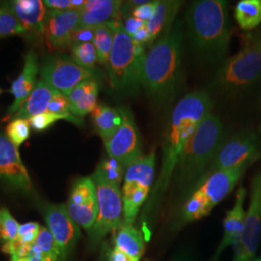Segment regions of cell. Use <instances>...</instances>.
<instances>
[{
    "instance_id": "1",
    "label": "cell",
    "mask_w": 261,
    "mask_h": 261,
    "mask_svg": "<svg viewBox=\"0 0 261 261\" xmlns=\"http://www.w3.org/2000/svg\"><path fill=\"white\" fill-rule=\"evenodd\" d=\"M183 34L177 23L167 35L160 38L146 54L141 86L150 98L160 105L172 102L182 84Z\"/></svg>"
},
{
    "instance_id": "2",
    "label": "cell",
    "mask_w": 261,
    "mask_h": 261,
    "mask_svg": "<svg viewBox=\"0 0 261 261\" xmlns=\"http://www.w3.org/2000/svg\"><path fill=\"white\" fill-rule=\"evenodd\" d=\"M211 108L210 97L200 90L187 94L175 106L166 134L162 168L153 197L167 190L187 143L195 135L199 124L211 113Z\"/></svg>"
},
{
    "instance_id": "3",
    "label": "cell",
    "mask_w": 261,
    "mask_h": 261,
    "mask_svg": "<svg viewBox=\"0 0 261 261\" xmlns=\"http://www.w3.org/2000/svg\"><path fill=\"white\" fill-rule=\"evenodd\" d=\"M186 22L191 42L201 56L211 61L225 56L230 43L227 2L195 1L187 11Z\"/></svg>"
},
{
    "instance_id": "4",
    "label": "cell",
    "mask_w": 261,
    "mask_h": 261,
    "mask_svg": "<svg viewBox=\"0 0 261 261\" xmlns=\"http://www.w3.org/2000/svg\"><path fill=\"white\" fill-rule=\"evenodd\" d=\"M224 141L222 120L211 112L199 124L178 161L175 171L182 182L189 184L201 179Z\"/></svg>"
},
{
    "instance_id": "5",
    "label": "cell",
    "mask_w": 261,
    "mask_h": 261,
    "mask_svg": "<svg viewBox=\"0 0 261 261\" xmlns=\"http://www.w3.org/2000/svg\"><path fill=\"white\" fill-rule=\"evenodd\" d=\"M145 50L126 31L121 20L118 21L107 70L112 87L118 91L135 93L141 86Z\"/></svg>"
},
{
    "instance_id": "6",
    "label": "cell",
    "mask_w": 261,
    "mask_h": 261,
    "mask_svg": "<svg viewBox=\"0 0 261 261\" xmlns=\"http://www.w3.org/2000/svg\"><path fill=\"white\" fill-rule=\"evenodd\" d=\"M250 165L217 171L205 179L189 197L183 207V218L187 222L199 220L211 212L232 191Z\"/></svg>"
},
{
    "instance_id": "7",
    "label": "cell",
    "mask_w": 261,
    "mask_h": 261,
    "mask_svg": "<svg viewBox=\"0 0 261 261\" xmlns=\"http://www.w3.org/2000/svg\"><path fill=\"white\" fill-rule=\"evenodd\" d=\"M261 76V37L256 38L224 62L217 73L216 83L225 89H240Z\"/></svg>"
},
{
    "instance_id": "8",
    "label": "cell",
    "mask_w": 261,
    "mask_h": 261,
    "mask_svg": "<svg viewBox=\"0 0 261 261\" xmlns=\"http://www.w3.org/2000/svg\"><path fill=\"white\" fill-rule=\"evenodd\" d=\"M91 178L96 185L98 216L90 236L93 241H99L107 234L121 227L123 199L119 186L107 181L96 171Z\"/></svg>"
},
{
    "instance_id": "9",
    "label": "cell",
    "mask_w": 261,
    "mask_h": 261,
    "mask_svg": "<svg viewBox=\"0 0 261 261\" xmlns=\"http://www.w3.org/2000/svg\"><path fill=\"white\" fill-rule=\"evenodd\" d=\"M259 156L257 138L253 134H238L226 141L216 154L207 169L205 179L210 174L232 168L251 165Z\"/></svg>"
},
{
    "instance_id": "10",
    "label": "cell",
    "mask_w": 261,
    "mask_h": 261,
    "mask_svg": "<svg viewBox=\"0 0 261 261\" xmlns=\"http://www.w3.org/2000/svg\"><path fill=\"white\" fill-rule=\"evenodd\" d=\"M261 235V174L252 180V195L242 232L234 245L233 261H253Z\"/></svg>"
},
{
    "instance_id": "11",
    "label": "cell",
    "mask_w": 261,
    "mask_h": 261,
    "mask_svg": "<svg viewBox=\"0 0 261 261\" xmlns=\"http://www.w3.org/2000/svg\"><path fill=\"white\" fill-rule=\"evenodd\" d=\"M40 75L58 92L69 97L77 84L93 77V72L77 65L68 56H53L44 61Z\"/></svg>"
},
{
    "instance_id": "12",
    "label": "cell",
    "mask_w": 261,
    "mask_h": 261,
    "mask_svg": "<svg viewBox=\"0 0 261 261\" xmlns=\"http://www.w3.org/2000/svg\"><path fill=\"white\" fill-rule=\"evenodd\" d=\"M122 124L119 129L105 143L109 157L118 161L125 168L141 158L142 147L140 132L130 112L120 110Z\"/></svg>"
},
{
    "instance_id": "13",
    "label": "cell",
    "mask_w": 261,
    "mask_h": 261,
    "mask_svg": "<svg viewBox=\"0 0 261 261\" xmlns=\"http://www.w3.org/2000/svg\"><path fill=\"white\" fill-rule=\"evenodd\" d=\"M47 228L53 234L59 248L61 257L66 260L81 237L79 225L68 212L65 204H50L44 211Z\"/></svg>"
},
{
    "instance_id": "14",
    "label": "cell",
    "mask_w": 261,
    "mask_h": 261,
    "mask_svg": "<svg viewBox=\"0 0 261 261\" xmlns=\"http://www.w3.org/2000/svg\"><path fill=\"white\" fill-rule=\"evenodd\" d=\"M80 19V11L47 10L45 25L47 46L51 49H65L72 47Z\"/></svg>"
},
{
    "instance_id": "15",
    "label": "cell",
    "mask_w": 261,
    "mask_h": 261,
    "mask_svg": "<svg viewBox=\"0 0 261 261\" xmlns=\"http://www.w3.org/2000/svg\"><path fill=\"white\" fill-rule=\"evenodd\" d=\"M0 181L17 190L30 192L32 182L23 165L19 148L0 133Z\"/></svg>"
},
{
    "instance_id": "16",
    "label": "cell",
    "mask_w": 261,
    "mask_h": 261,
    "mask_svg": "<svg viewBox=\"0 0 261 261\" xmlns=\"http://www.w3.org/2000/svg\"><path fill=\"white\" fill-rule=\"evenodd\" d=\"M39 73L37 55L30 50L24 58V66L21 74L13 82L10 92L14 96V102L8 110L10 115L14 116L16 112L27 102L37 84Z\"/></svg>"
},
{
    "instance_id": "17",
    "label": "cell",
    "mask_w": 261,
    "mask_h": 261,
    "mask_svg": "<svg viewBox=\"0 0 261 261\" xmlns=\"http://www.w3.org/2000/svg\"><path fill=\"white\" fill-rule=\"evenodd\" d=\"M15 15L27 30V35L45 36L47 10L41 0H15L10 2Z\"/></svg>"
},
{
    "instance_id": "18",
    "label": "cell",
    "mask_w": 261,
    "mask_h": 261,
    "mask_svg": "<svg viewBox=\"0 0 261 261\" xmlns=\"http://www.w3.org/2000/svg\"><path fill=\"white\" fill-rule=\"evenodd\" d=\"M122 1L117 0H86L80 11L79 28H95L112 20H118Z\"/></svg>"
},
{
    "instance_id": "19",
    "label": "cell",
    "mask_w": 261,
    "mask_h": 261,
    "mask_svg": "<svg viewBox=\"0 0 261 261\" xmlns=\"http://www.w3.org/2000/svg\"><path fill=\"white\" fill-rule=\"evenodd\" d=\"M247 196L246 189L243 186L239 187L236 193L235 202L231 210L227 211L224 221V237L221 245L217 251V254H220L225 248L230 245H235L240 234L242 232L243 225L246 212L244 210V202Z\"/></svg>"
},
{
    "instance_id": "20",
    "label": "cell",
    "mask_w": 261,
    "mask_h": 261,
    "mask_svg": "<svg viewBox=\"0 0 261 261\" xmlns=\"http://www.w3.org/2000/svg\"><path fill=\"white\" fill-rule=\"evenodd\" d=\"M182 1L177 0H158L153 17L146 23L150 33V45L159 37L167 35L171 30L172 22L182 6Z\"/></svg>"
},
{
    "instance_id": "21",
    "label": "cell",
    "mask_w": 261,
    "mask_h": 261,
    "mask_svg": "<svg viewBox=\"0 0 261 261\" xmlns=\"http://www.w3.org/2000/svg\"><path fill=\"white\" fill-rule=\"evenodd\" d=\"M98 93L99 84L94 77L77 84L69 95L71 113L77 118L92 113L98 106Z\"/></svg>"
},
{
    "instance_id": "22",
    "label": "cell",
    "mask_w": 261,
    "mask_h": 261,
    "mask_svg": "<svg viewBox=\"0 0 261 261\" xmlns=\"http://www.w3.org/2000/svg\"><path fill=\"white\" fill-rule=\"evenodd\" d=\"M57 92L58 91L54 87H51L44 80L40 79L33 92L29 96L27 102L23 103V106L16 112V114L13 116V119L22 118L29 120L36 115L47 112L48 105Z\"/></svg>"
},
{
    "instance_id": "23",
    "label": "cell",
    "mask_w": 261,
    "mask_h": 261,
    "mask_svg": "<svg viewBox=\"0 0 261 261\" xmlns=\"http://www.w3.org/2000/svg\"><path fill=\"white\" fill-rule=\"evenodd\" d=\"M156 155L154 152L142 156L126 168L124 184L138 185L151 190L155 180Z\"/></svg>"
},
{
    "instance_id": "24",
    "label": "cell",
    "mask_w": 261,
    "mask_h": 261,
    "mask_svg": "<svg viewBox=\"0 0 261 261\" xmlns=\"http://www.w3.org/2000/svg\"><path fill=\"white\" fill-rule=\"evenodd\" d=\"M115 248L124 252L130 261H140L144 253L142 233L133 225L122 224L115 235Z\"/></svg>"
},
{
    "instance_id": "25",
    "label": "cell",
    "mask_w": 261,
    "mask_h": 261,
    "mask_svg": "<svg viewBox=\"0 0 261 261\" xmlns=\"http://www.w3.org/2000/svg\"><path fill=\"white\" fill-rule=\"evenodd\" d=\"M95 129L103 141L111 139L122 124V113L107 105H98L92 112Z\"/></svg>"
},
{
    "instance_id": "26",
    "label": "cell",
    "mask_w": 261,
    "mask_h": 261,
    "mask_svg": "<svg viewBox=\"0 0 261 261\" xmlns=\"http://www.w3.org/2000/svg\"><path fill=\"white\" fill-rule=\"evenodd\" d=\"M149 193L150 189L147 188L130 184L123 185V224L133 225Z\"/></svg>"
},
{
    "instance_id": "27",
    "label": "cell",
    "mask_w": 261,
    "mask_h": 261,
    "mask_svg": "<svg viewBox=\"0 0 261 261\" xmlns=\"http://www.w3.org/2000/svg\"><path fill=\"white\" fill-rule=\"evenodd\" d=\"M118 20H112L108 23L95 28L93 45L98 56V63L107 65L112 51L114 33Z\"/></svg>"
},
{
    "instance_id": "28",
    "label": "cell",
    "mask_w": 261,
    "mask_h": 261,
    "mask_svg": "<svg viewBox=\"0 0 261 261\" xmlns=\"http://www.w3.org/2000/svg\"><path fill=\"white\" fill-rule=\"evenodd\" d=\"M234 17L244 30H251L261 23V0H241L234 9Z\"/></svg>"
},
{
    "instance_id": "29",
    "label": "cell",
    "mask_w": 261,
    "mask_h": 261,
    "mask_svg": "<svg viewBox=\"0 0 261 261\" xmlns=\"http://www.w3.org/2000/svg\"><path fill=\"white\" fill-rule=\"evenodd\" d=\"M97 202L96 185L91 177H84L75 181L67 204L89 205Z\"/></svg>"
},
{
    "instance_id": "30",
    "label": "cell",
    "mask_w": 261,
    "mask_h": 261,
    "mask_svg": "<svg viewBox=\"0 0 261 261\" xmlns=\"http://www.w3.org/2000/svg\"><path fill=\"white\" fill-rule=\"evenodd\" d=\"M14 35H27V30L15 15L10 2L0 4V39Z\"/></svg>"
},
{
    "instance_id": "31",
    "label": "cell",
    "mask_w": 261,
    "mask_h": 261,
    "mask_svg": "<svg viewBox=\"0 0 261 261\" xmlns=\"http://www.w3.org/2000/svg\"><path fill=\"white\" fill-rule=\"evenodd\" d=\"M72 59L77 65L92 71L98 62V56L93 43H80L72 47Z\"/></svg>"
},
{
    "instance_id": "32",
    "label": "cell",
    "mask_w": 261,
    "mask_h": 261,
    "mask_svg": "<svg viewBox=\"0 0 261 261\" xmlns=\"http://www.w3.org/2000/svg\"><path fill=\"white\" fill-rule=\"evenodd\" d=\"M124 168L125 167L118 161L109 157L100 163V165L96 168L95 171L98 172L107 181L117 186H120L123 177L125 176Z\"/></svg>"
},
{
    "instance_id": "33",
    "label": "cell",
    "mask_w": 261,
    "mask_h": 261,
    "mask_svg": "<svg viewBox=\"0 0 261 261\" xmlns=\"http://www.w3.org/2000/svg\"><path fill=\"white\" fill-rule=\"evenodd\" d=\"M30 127L31 126L28 119H12L6 127V137L16 147L19 148L25 140H28L30 136Z\"/></svg>"
},
{
    "instance_id": "34",
    "label": "cell",
    "mask_w": 261,
    "mask_h": 261,
    "mask_svg": "<svg viewBox=\"0 0 261 261\" xmlns=\"http://www.w3.org/2000/svg\"><path fill=\"white\" fill-rule=\"evenodd\" d=\"M59 120H68L75 124H80L82 122L81 118L75 117L73 114L64 115V114H56L53 112H47L30 118L29 123L32 129L42 132V130H47L53 124H55L56 122Z\"/></svg>"
},
{
    "instance_id": "35",
    "label": "cell",
    "mask_w": 261,
    "mask_h": 261,
    "mask_svg": "<svg viewBox=\"0 0 261 261\" xmlns=\"http://www.w3.org/2000/svg\"><path fill=\"white\" fill-rule=\"evenodd\" d=\"M19 223L13 218L8 209L0 210V239L4 242L14 241L19 236Z\"/></svg>"
},
{
    "instance_id": "36",
    "label": "cell",
    "mask_w": 261,
    "mask_h": 261,
    "mask_svg": "<svg viewBox=\"0 0 261 261\" xmlns=\"http://www.w3.org/2000/svg\"><path fill=\"white\" fill-rule=\"evenodd\" d=\"M35 245L39 247V249L42 252L49 254L51 256L57 257L58 259H60V261H63L56 240H55L51 232L49 231V229L47 227L40 228V232L38 235Z\"/></svg>"
},
{
    "instance_id": "37",
    "label": "cell",
    "mask_w": 261,
    "mask_h": 261,
    "mask_svg": "<svg viewBox=\"0 0 261 261\" xmlns=\"http://www.w3.org/2000/svg\"><path fill=\"white\" fill-rule=\"evenodd\" d=\"M40 228H41L40 224L37 223H33V222L22 224L19 226L18 239L20 242H22L25 245L32 246L37 240Z\"/></svg>"
},
{
    "instance_id": "38",
    "label": "cell",
    "mask_w": 261,
    "mask_h": 261,
    "mask_svg": "<svg viewBox=\"0 0 261 261\" xmlns=\"http://www.w3.org/2000/svg\"><path fill=\"white\" fill-rule=\"evenodd\" d=\"M47 112L56 113V114H64V115H71L70 111V100L69 97L64 94L57 92L53 97L50 103L48 105Z\"/></svg>"
},
{
    "instance_id": "39",
    "label": "cell",
    "mask_w": 261,
    "mask_h": 261,
    "mask_svg": "<svg viewBox=\"0 0 261 261\" xmlns=\"http://www.w3.org/2000/svg\"><path fill=\"white\" fill-rule=\"evenodd\" d=\"M158 0L157 1H145L143 4L138 5L135 9L133 10V18L139 19L142 22L147 23L151 18L153 17V14L157 7Z\"/></svg>"
},
{
    "instance_id": "40",
    "label": "cell",
    "mask_w": 261,
    "mask_h": 261,
    "mask_svg": "<svg viewBox=\"0 0 261 261\" xmlns=\"http://www.w3.org/2000/svg\"><path fill=\"white\" fill-rule=\"evenodd\" d=\"M94 31H95V28L77 29L74 35L73 45L80 44V43H93Z\"/></svg>"
},
{
    "instance_id": "41",
    "label": "cell",
    "mask_w": 261,
    "mask_h": 261,
    "mask_svg": "<svg viewBox=\"0 0 261 261\" xmlns=\"http://www.w3.org/2000/svg\"><path fill=\"white\" fill-rule=\"evenodd\" d=\"M45 7L48 10L56 11H68L74 10L72 0H44Z\"/></svg>"
},
{
    "instance_id": "42",
    "label": "cell",
    "mask_w": 261,
    "mask_h": 261,
    "mask_svg": "<svg viewBox=\"0 0 261 261\" xmlns=\"http://www.w3.org/2000/svg\"><path fill=\"white\" fill-rule=\"evenodd\" d=\"M133 39L138 42L140 45H142L143 47H145L146 46H150V33L146 23L141 27V28L138 30V32L133 36Z\"/></svg>"
},
{
    "instance_id": "43",
    "label": "cell",
    "mask_w": 261,
    "mask_h": 261,
    "mask_svg": "<svg viewBox=\"0 0 261 261\" xmlns=\"http://www.w3.org/2000/svg\"><path fill=\"white\" fill-rule=\"evenodd\" d=\"M145 24V22H142L139 19H135V18H129L126 20V22L124 23V28L126 29V31L129 33L130 37H133L138 30L140 29L141 27H143Z\"/></svg>"
},
{
    "instance_id": "44",
    "label": "cell",
    "mask_w": 261,
    "mask_h": 261,
    "mask_svg": "<svg viewBox=\"0 0 261 261\" xmlns=\"http://www.w3.org/2000/svg\"><path fill=\"white\" fill-rule=\"evenodd\" d=\"M109 261H130V259L124 252H122L117 248H114L110 253Z\"/></svg>"
},
{
    "instance_id": "45",
    "label": "cell",
    "mask_w": 261,
    "mask_h": 261,
    "mask_svg": "<svg viewBox=\"0 0 261 261\" xmlns=\"http://www.w3.org/2000/svg\"><path fill=\"white\" fill-rule=\"evenodd\" d=\"M16 261H37L36 260V258L35 257H33L32 255H29V256H27V257H23V258H19L18 260Z\"/></svg>"
},
{
    "instance_id": "46",
    "label": "cell",
    "mask_w": 261,
    "mask_h": 261,
    "mask_svg": "<svg viewBox=\"0 0 261 261\" xmlns=\"http://www.w3.org/2000/svg\"><path fill=\"white\" fill-rule=\"evenodd\" d=\"M253 261H261V258L260 259H254Z\"/></svg>"
},
{
    "instance_id": "47",
    "label": "cell",
    "mask_w": 261,
    "mask_h": 261,
    "mask_svg": "<svg viewBox=\"0 0 261 261\" xmlns=\"http://www.w3.org/2000/svg\"><path fill=\"white\" fill-rule=\"evenodd\" d=\"M0 94H1V89H0Z\"/></svg>"
},
{
    "instance_id": "48",
    "label": "cell",
    "mask_w": 261,
    "mask_h": 261,
    "mask_svg": "<svg viewBox=\"0 0 261 261\" xmlns=\"http://www.w3.org/2000/svg\"><path fill=\"white\" fill-rule=\"evenodd\" d=\"M179 261H187V260H179Z\"/></svg>"
}]
</instances>
